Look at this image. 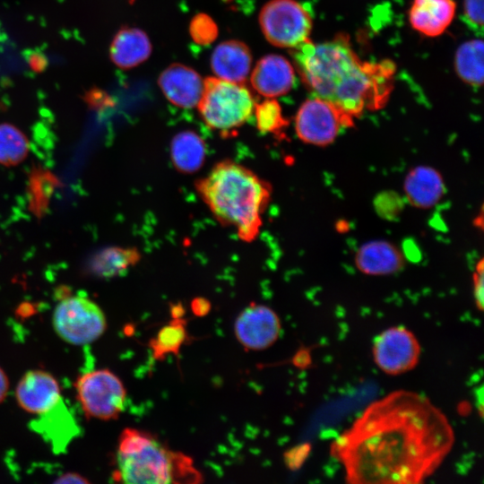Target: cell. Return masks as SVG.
<instances>
[{"label":"cell","mask_w":484,"mask_h":484,"mask_svg":"<svg viewBox=\"0 0 484 484\" xmlns=\"http://www.w3.org/2000/svg\"><path fill=\"white\" fill-rule=\"evenodd\" d=\"M292 56L313 95L352 118L382 107L391 91L392 63L362 62L342 37L319 44L308 40L293 48Z\"/></svg>","instance_id":"2"},{"label":"cell","mask_w":484,"mask_h":484,"mask_svg":"<svg viewBox=\"0 0 484 484\" xmlns=\"http://www.w3.org/2000/svg\"><path fill=\"white\" fill-rule=\"evenodd\" d=\"M9 391V379L4 370L0 367V403L6 398Z\"/></svg>","instance_id":"31"},{"label":"cell","mask_w":484,"mask_h":484,"mask_svg":"<svg viewBox=\"0 0 484 484\" xmlns=\"http://www.w3.org/2000/svg\"><path fill=\"white\" fill-rule=\"evenodd\" d=\"M56 333L72 345H86L99 339L108 324L103 310L82 294L61 298L52 315Z\"/></svg>","instance_id":"6"},{"label":"cell","mask_w":484,"mask_h":484,"mask_svg":"<svg viewBox=\"0 0 484 484\" xmlns=\"http://www.w3.org/2000/svg\"><path fill=\"white\" fill-rule=\"evenodd\" d=\"M224 1H230V0H224Z\"/></svg>","instance_id":"33"},{"label":"cell","mask_w":484,"mask_h":484,"mask_svg":"<svg viewBox=\"0 0 484 484\" xmlns=\"http://www.w3.org/2000/svg\"><path fill=\"white\" fill-rule=\"evenodd\" d=\"M189 30L192 39L201 45L212 43L218 36L216 23L204 13H199L192 19Z\"/></svg>","instance_id":"27"},{"label":"cell","mask_w":484,"mask_h":484,"mask_svg":"<svg viewBox=\"0 0 484 484\" xmlns=\"http://www.w3.org/2000/svg\"><path fill=\"white\" fill-rule=\"evenodd\" d=\"M252 55L249 48L239 40L219 44L212 54V70L218 78L236 83L246 82L250 73Z\"/></svg>","instance_id":"16"},{"label":"cell","mask_w":484,"mask_h":484,"mask_svg":"<svg viewBox=\"0 0 484 484\" xmlns=\"http://www.w3.org/2000/svg\"><path fill=\"white\" fill-rule=\"evenodd\" d=\"M372 353L379 369L387 375L397 376L418 365L421 348L411 331L403 326H392L375 338Z\"/></svg>","instance_id":"10"},{"label":"cell","mask_w":484,"mask_h":484,"mask_svg":"<svg viewBox=\"0 0 484 484\" xmlns=\"http://www.w3.org/2000/svg\"><path fill=\"white\" fill-rule=\"evenodd\" d=\"M352 125L351 117L333 103L317 96L307 99L295 117L298 137L315 146L332 143L344 127Z\"/></svg>","instance_id":"9"},{"label":"cell","mask_w":484,"mask_h":484,"mask_svg":"<svg viewBox=\"0 0 484 484\" xmlns=\"http://www.w3.org/2000/svg\"><path fill=\"white\" fill-rule=\"evenodd\" d=\"M113 477L124 483L194 484L203 475L192 458L164 445L151 433L126 428L118 437Z\"/></svg>","instance_id":"4"},{"label":"cell","mask_w":484,"mask_h":484,"mask_svg":"<svg viewBox=\"0 0 484 484\" xmlns=\"http://www.w3.org/2000/svg\"><path fill=\"white\" fill-rule=\"evenodd\" d=\"M74 388L77 401L88 418L116 419L125 408V387L121 379L108 368L82 373L77 377Z\"/></svg>","instance_id":"7"},{"label":"cell","mask_w":484,"mask_h":484,"mask_svg":"<svg viewBox=\"0 0 484 484\" xmlns=\"http://www.w3.org/2000/svg\"><path fill=\"white\" fill-rule=\"evenodd\" d=\"M463 17L473 30L481 32L483 29V0H464Z\"/></svg>","instance_id":"28"},{"label":"cell","mask_w":484,"mask_h":484,"mask_svg":"<svg viewBox=\"0 0 484 484\" xmlns=\"http://www.w3.org/2000/svg\"><path fill=\"white\" fill-rule=\"evenodd\" d=\"M192 311L197 316L206 315L211 310V304L205 298H197L193 300Z\"/></svg>","instance_id":"30"},{"label":"cell","mask_w":484,"mask_h":484,"mask_svg":"<svg viewBox=\"0 0 484 484\" xmlns=\"http://www.w3.org/2000/svg\"><path fill=\"white\" fill-rule=\"evenodd\" d=\"M281 324L278 315L269 307L251 304L240 312L234 324L238 342L246 350H262L279 338Z\"/></svg>","instance_id":"11"},{"label":"cell","mask_w":484,"mask_h":484,"mask_svg":"<svg viewBox=\"0 0 484 484\" xmlns=\"http://www.w3.org/2000/svg\"><path fill=\"white\" fill-rule=\"evenodd\" d=\"M483 41L479 39L462 43L455 53V70L466 83L480 86L483 82Z\"/></svg>","instance_id":"22"},{"label":"cell","mask_w":484,"mask_h":484,"mask_svg":"<svg viewBox=\"0 0 484 484\" xmlns=\"http://www.w3.org/2000/svg\"><path fill=\"white\" fill-rule=\"evenodd\" d=\"M139 259L140 254L134 248L108 247L91 258L90 268L99 276L111 277L125 272Z\"/></svg>","instance_id":"23"},{"label":"cell","mask_w":484,"mask_h":484,"mask_svg":"<svg viewBox=\"0 0 484 484\" xmlns=\"http://www.w3.org/2000/svg\"><path fill=\"white\" fill-rule=\"evenodd\" d=\"M56 482H65V483H70V482H73V483H76V482H79V483H82V482H88V480H85L83 479L81 475L77 474V473H66L63 476H61V478H59Z\"/></svg>","instance_id":"32"},{"label":"cell","mask_w":484,"mask_h":484,"mask_svg":"<svg viewBox=\"0 0 484 484\" xmlns=\"http://www.w3.org/2000/svg\"><path fill=\"white\" fill-rule=\"evenodd\" d=\"M151 53V41L144 31L137 28H123L110 45V57L122 69L133 68L144 62Z\"/></svg>","instance_id":"20"},{"label":"cell","mask_w":484,"mask_h":484,"mask_svg":"<svg viewBox=\"0 0 484 484\" xmlns=\"http://www.w3.org/2000/svg\"><path fill=\"white\" fill-rule=\"evenodd\" d=\"M187 337L184 319L173 318L150 341V348L155 359L162 360L168 355H177Z\"/></svg>","instance_id":"24"},{"label":"cell","mask_w":484,"mask_h":484,"mask_svg":"<svg viewBox=\"0 0 484 484\" xmlns=\"http://www.w3.org/2000/svg\"><path fill=\"white\" fill-rule=\"evenodd\" d=\"M445 192L440 173L430 167L419 166L411 169L404 181V193L409 203L418 208L436 204Z\"/></svg>","instance_id":"19"},{"label":"cell","mask_w":484,"mask_h":484,"mask_svg":"<svg viewBox=\"0 0 484 484\" xmlns=\"http://www.w3.org/2000/svg\"><path fill=\"white\" fill-rule=\"evenodd\" d=\"M196 190L216 220L246 242L256 238L269 204L270 184L232 160L218 162L196 183Z\"/></svg>","instance_id":"3"},{"label":"cell","mask_w":484,"mask_h":484,"mask_svg":"<svg viewBox=\"0 0 484 484\" xmlns=\"http://www.w3.org/2000/svg\"><path fill=\"white\" fill-rule=\"evenodd\" d=\"M255 101L242 83L220 78L204 80L197 104L203 122L212 129L229 133L244 125L254 112Z\"/></svg>","instance_id":"5"},{"label":"cell","mask_w":484,"mask_h":484,"mask_svg":"<svg viewBox=\"0 0 484 484\" xmlns=\"http://www.w3.org/2000/svg\"><path fill=\"white\" fill-rule=\"evenodd\" d=\"M28 149V141L18 128L9 124L0 125V163H19L25 158Z\"/></svg>","instance_id":"25"},{"label":"cell","mask_w":484,"mask_h":484,"mask_svg":"<svg viewBox=\"0 0 484 484\" xmlns=\"http://www.w3.org/2000/svg\"><path fill=\"white\" fill-rule=\"evenodd\" d=\"M265 39L280 48H296L309 40L312 19L296 0H270L259 15Z\"/></svg>","instance_id":"8"},{"label":"cell","mask_w":484,"mask_h":484,"mask_svg":"<svg viewBox=\"0 0 484 484\" xmlns=\"http://www.w3.org/2000/svg\"><path fill=\"white\" fill-rule=\"evenodd\" d=\"M483 261L480 260L476 266L473 274V294L476 306L480 310L483 309Z\"/></svg>","instance_id":"29"},{"label":"cell","mask_w":484,"mask_h":484,"mask_svg":"<svg viewBox=\"0 0 484 484\" xmlns=\"http://www.w3.org/2000/svg\"><path fill=\"white\" fill-rule=\"evenodd\" d=\"M445 413L425 395L396 390L369 403L330 445L350 484H419L454 444Z\"/></svg>","instance_id":"1"},{"label":"cell","mask_w":484,"mask_h":484,"mask_svg":"<svg viewBox=\"0 0 484 484\" xmlns=\"http://www.w3.org/2000/svg\"><path fill=\"white\" fill-rule=\"evenodd\" d=\"M255 117L257 128L262 133H277L286 125L280 104L273 99L268 98L255 106Z\"/></svg>","instance_id":"26"},{"label":"cell","mask_w":484,"mask_h":484,"mask_svg":"<svg viewBox=\"0 0 484 484\" xmlns=\"http://www.w3.org/2000/svg\"><path fill=\"white\" fill-rule=\"evenodd\" d=\"M355 264L367 275H388L402 268L404 258L402 252L392 243L374 240L359 248L355 255Z\"/></svg>","instance_id":"18"},{"label":"cell","mask_w":484,"mask_h":484,"mask_svg":"<svg viewBox=\"0 0 484 484\" xmlns=\"http://www.w3.org/2000/svg\"><path fill=\"white\" fill-rule=\"evenodd\" d=\"M454 0H413L409 20L414 30L428 37L441 35L454 18Z\"/></svg>","instance_id":"17"},{"label":"cell","mask_w":484,"mask_h":484,"mask_svg":"<svg viewBox=\"0 0 484 484\" xmlns=\"http://www.w3.org/2000/svg\"><path fill=\"white\" fill-rule=\"evenodd\" d=\"M30 428L49 445L55 454L64 453L81 433L73 413L63 398L46 412L37 415Z\"/></svg>","instance_id":"13"},{"label":"cell","mask_w":484,"mask_h":484,"mask_svg":"<svg viewBox=\"0 0 484 484\" xmlns=\"http://www.w3.org/2000/svg\"><path fill=\"white\" fill-rule=\"evenodd\" d=\"M170 155L175 168L184 173L198 170L205 159L203 140L193 131H183L174 136Z\"/></svg>","instance_id":"21"},{"label":"cell","mask_w":484,"mask_h":484,"mask_svg":"<svg viewBox=\"0 0 484 484\" xmlns=\"http://www.w3.org/2000/svg\"><path fill=\"white\" fill-rule=\"evenodd\" d=\"M254 90L265 98H275L289 92L295 81L293 66L280 55H267L255 65L251 73Z\"/></svg>","instance_id":"15"},{"label":"cell","mask_w":484,"mask_h":484,"mask_svg":"<svg viewBox=\"0 0 484 484\" xmlns=\"http://www.w3.org/2000/svg\"><path fill=\"white\" fill-rule=\"evenodd\" d=\"M203 83L196 71L181 64L169 65L159 77V85L169 101L185 108L197 106Z\"/></svg>","instance_id":"14"},{"label":"cell","mask_w":484,"mask_h":484,"mask_svg":"<svg viewBox=\"0 0 484 484\" xmlns=\"http://www.w3.org/2000/svg\"><path fill=\"white\" fill-rule=\"evenodd\" d=\"M14 395L18 405L34 416L42 414L62 399L57 379L42 369H30L18 381Z\"/></svg>","instance_id":"12"}]
</instances>
